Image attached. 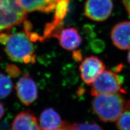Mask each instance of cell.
<instances>
[{
    "mask_svg": "<svg viewBox=\"0 0 130 130\" xmlns=\"http://www.w3.org/2000/svg\"><path fill=\"white\" fill-rule=\"evenodd\" d=\"M126 100L119 93L95 96L92 101L94 113L104 122L116 121L124 109Z\"/></svg>",
    "mask_w": 130,
    "mask_h": 130,
    "instance_id": "obj_1",
    "label": "cell"
},
{
    "mask_svg": "<svg viewBox=\"0 0 130 130\" xmlns=\"http://www.w3.org/2000/svg\"><path fill=\"white\" fill-rule=\"evenodd\" d=\"M5 51L13 61L25 63L35 62L34 46L25 31L10 34Z\"/></svg>",
    "mask_w": 130,
    "mask_h": 130,
    "instance_id": "obj_2",
    "label": "cell"
},
{
    "mask_svg": "<svg viewBox=\"0 0 130 130\" xmlns=\"http://www.w3.org/2000/svg\"><path fill=\"white\" fill-rule=\"evenodd\" d=\"M26 14L19 0H0V32L7 31L24 22Z\"/></svg>",
    "mask_w": 130,
    "mask_h": 130,
    "instance_id": "obj_3",
    "label": "cell"
},
{
    "mask_svg": "<svg viewBox=\"0 0 130 130\" xmlns=\"http://www.w3.org/2000/svg\"><path fill=\"white\" fill-rule=\"evenodd\" d=\"M91 95L96 96L101 94L125 92L122 89L119 76L116 73L104 70L92 84Z\"/></svg>",
    "mask_w": 130,
    "mask_h": 130,
    "instance_id": "obj_4",
    "label": "cell"
},
{
    "mask_svg": "<svg viewBox=\"0 0 130 130\" xmlns=\"http://www.w3.org/2000/svg\"><path fill=\"white\" fill-rule=\"evenodd\" d=\"M113 9L112 0H87L84 7V14L93 21L102 22L110 17Z\"/></svg>",
    "mask_w": 130,
    "mask_h": 130,
    "instance_id": "obj_5",
    "label": "cell"
},
{
    "mask_svg": "<svg viewBox=\"0 0 130 130\" xmlns=\"http://www.w3.org/2000/svg\"><path fill=\"white\" fill-rule=\"evenodd\" d=\"M70 0H59L55 8L54 18L51 22L47 23L44 28L42 36H40L39 40L43 41L52 38L63 27V20L68 11Z\"/></svg>",
    "mask_w": 130,
    "mask_h": 130,
    "instance_id": "obj_6",
    "label": "cell"
},
{
    "mask_svg": "<svg viewBox=\"0 0 130 130\" xmlns=\"http://www.w3.org/2000/svg\"><path fill=\"white\" fill-rule=\"evenodd\" d=\"M15 89L20 100L26 106L30 105L38 98L37 86L34 80L27 74H24L18 80Z\"/></svg>",
    "mask_w": 130,
    "mask_h": 130,
    "instance_id": "obj_7",
    "label": "cell"
},
{
    "mask_svg": "<svg viewBox=\"0 0 130 130\" xmlns=\"http://www.w3.org/2000/svg\"><path fill=\"white\" fill-rule=\"evenodd\" d=\"M105 69L102 60L95 56L85 58L79 66L81 78L85 83L92 84Z\"/></svg>",
    "mask_w": 130,
    "mask_h": 130,
    "instance_id": "obj_8",
    "label": "cell"
},
{
    "mask_svg": "<svg viewBox=\"0 0 130 130\" xmlns=\"http://www.w3.org/2000/svg\"><path fill=\"white\" fill-rule=\"evenodd\" d=\"M52 37L58 39L60 45L68 51L76 50L83 41L78 30L74 27H62Z\"/></svg>",
    "mask_w": 130,
    "mask_h": 130,
    "instance_id": "obj_9",
    "label": "cell"
},
{
    "mask_svg": "<svg viewBox=\"0 0 130 130\" xmlns=\"http://www.w3.org/2000/svg\"><path fill=\"white\" fill-rule=\"evenodd\" d=\"M111 40L116 47L121 50L130 49V21L117 23L111 32Z\"/></svg>",
    "mask_w": 130,
    "mask_h": 130,
    "instance_id": "obj_10",
    "label": "cell"
},
{
    "mask_svg": "<svg viewBox=\"0 0 130 130\" xmlns=\"http://www.w3.org/2000/svg\"><path fill=\"white\" fill-rule=\"evenodd\" d=\"M11 130H41L37 118L29 111L20 113L15 117Z\"/></svg>",
    "mask_w": 130,
    "mask_h": 130,
    "instance_id": "obj_11",
    "label": "cell"
},
{
    "mask_svg": "<svg viewBox=\"0 0 130 130\" xmlns=\"http://www.w3.org/2000/svg\"><path fill=\"white\" fill-rule=\"evenodd\" d=\"M39 123L42 130H58L61 126L63 121L54 109L47 108L41 113Z\"/></svg>",
    "mask_w": 130,
    "mask_h": 130,
    "instance_id": "obj_12",
    "label": "cell"
},
{
    "mask_svg": "<svg viewBox=\"0 0 130 130\" xmlns=\"http://www.w3.org/2000/svg\"><path fill=\"white\" fill-rule=\"evenodd\" d=\"M26 13L40 11L48 13L54 10L59 0H19Z\"/></svg>",
    "mask_w": 130,
    "mask_h": 130,
    "instance_id": "obj_13",
    "label": "cell"
},
{
    "mask_svg": "<svg viewBox=\"0 0 130 130\" xmlns=\"http://www.w3.org/2000/svg\"><path fill=\"white\" fill-rule=\"evenodd\" d=\"M116 121L119 130H130V100L126 101L124 109Z\"/></svg>",
    "mask_w": 130,
    "mask_h": 130,
    "instance_id": "obj_14",
    "label": "cell"
},
{
    "mask_svg": "<svg viewBox=\"0 0 130 130\" xmlns=\"http://www.w3.org/2000/svg\"><path fill=\"white\" fill-rule=\"evenodd\" d=\"M13 89V84L9 77L0 73V99L9 96Z\"/></svg>",
    "mask_w": 130,
    "mask_h": 130,
    "instance_id": "obj_15",
    "label": "cell"
},
{
    "mask_svg": "<svg viewBox=\"0 0 130 130\" xmlns=\"http://www.w3.org/2000/svg\"><path fill=\"white\" fill-rule=\"evenodd\" d=\"M72 126L73 130H104L96 123H74Z\"/></svg>",
    "mask_w": 130,
    "mask_h": 130,
    "instance_id": "obj_16",
    "label": "cell"
},
{
    "mask_svg": "<svg viewBox=\"0 0 130 130\" xmlns=\"http://www.w3.org/2000/svg\"><path fill=\"white\" fill-rule=\"evenodd\" d=\"M6 72L10 76L16 78L22 73L20 69L15 64H9L6 67Z\"/></svg>",
    "mask_w": 130,
    "mask_h": 130,
    "instance_id": "obj_17",
    "label": "cell"
},
{
    "mask_svg": "<svg viewBox=\"0 0 130 130\" xmlns=\"http://www.w3.org/2000/svg\"><path fill=\"white\" fill-rule=\"evenodd\" d=\"M10 34L8 32H0V43L5 45L9 38Z\"/></svg>",
    "mask_w": 130,
    "mask_h": 130,
    "instance_id": "obj_18",
    "label": "cell"
},
{
    "mask_svg": "<svg viewBox=\"0 0 130 130\" xmlns=\"http://www.w3.org/2000/svg\"><path fill=\"white\" fill-rule=\"evenodd\" d=\"M73 58L76 61H80L82 60V54L80 51H75L72 54Z\"/></svg>",
    "mask_w": 130,
    "mask_h": 130,
    "instance_id": "obj_19",
    "label": "cell"
},
{
    "mask_svg": "<svg viewBox=\"0 0 130 130\" xmlns=\"http://www.w3.org/2000/svg\"><path fill=\"white\" fill-rule=\"evenodd\" d=\"M58 130H73L72 125L66 121H63V123Z\"/></svg>",
    "mask_w": 130,
    "mask_h": 130,
    "instance_id": "obj_20",
    "label": "cell"
},
{
    "mask_svg": "<svg viewBox=\"0 0 130 130\" xmlns=\"http://www.w3.org/2000/svg\"><path fill=\"white\" fill-rule=\"evenodd\" d=\"M122 2H123L128 14L130 16V0H122Z\"/></svg>",
    "mask_w": 130,
    "mask_h": 130,
    "instance_id": "obj_21",
    "label": "cell"
},
{
    "mask_svg": "<svg viewBox=\"0 0 130 130\" xmlns=\"http://www.w3.org/2000/svg\"><path fill=\"white\" fill-rule=\"evenodd\" d=\"M5 114V108L1 103H0V120H1Z\"/></svg>",
    "mask_w": 130,
    "mask_h": 130,
    "instance_id": "obj_22",
    "label": "cell"
},
{
    "mask_svg": "<svg viewBox=\"0 0 130 130\" xmlns=\"http://www.w3.org/2000/svg\"><path fill=\"white\" fill-rule=\"evenodd\" d=\"M127 60H128V62L130 64V49H129V51L128 52V53L127 55Z\"/></svg>",
    "mask_w": 130,
    "mask_h": 130,
    "instance_id": "obj_23",
    "label": "cell"
}]
</instances>
